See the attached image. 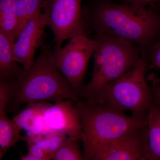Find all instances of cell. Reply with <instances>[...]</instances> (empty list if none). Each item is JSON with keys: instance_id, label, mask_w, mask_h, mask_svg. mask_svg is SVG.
<instances>
[{"instance_id": "6da1fadb", "label": "cell", "mask_w": 160, "mask_h": 160, "mask_svg": "<svg viewBox=\"0 0 160 160\" xmlns=\"http://www.w3.org/2000/svg\"><path fill=\"white\" fill-rule=\"evenodd\" d=\"M82 13L89 29L135 44L147 60L160 41V15L154 8L94 0Z\"/></svg>"}, {"instance_id": "7a4b0ae2", "label": "cell", "mask_w": 160, "mask_h": 160, "mask_svg": "<svg viewBox=\"0 0 160 160\" xmlns=\"http://www.w3.org/2000/svg\"><path fill=\"white\" fill-rule=\"evenodd\" d=\"M52 50L42 44L38 57L27 69L22 68L18 78V87L7 111L15 112L23 104L44 102H58L65 100L75 102L78 99L70 83L52 59Z\"/></svg>"}, {"instance_id": "3957f363", "label": "cell", "mask_w": 160, "mask_h": 160, "mask_svg": "<svg viewBox=\"0 0 160 160\" xmlns=\"http://www.w3.org/2000/svg\"><path fill=\"white\" fill-rule=\"evenodd\" d=\"M74 106L82 123L85 160H94L99 151L132 129L148 123L145 117L126 115L105 104L78 99Z\"/></svg>"}, {"instance_id": "277c9868", "label": "cell", "mask_w": 160, "mask_h": 160, "mask_svg": "<svg viewBox=\"0 0 160 160\" xmlns=\"http://www.w3.org/2000/svg\"><path fill=\"white\" fill-rule=\"evenodd\" d=\"M91 79L80 92L84 99L99 91L132 69L142 56L139 47L120 38L96 34Z\"/></svg>"}, {"instance_id": "5b68a950", "label": "cell", "mask_w": 160, "mask_h": 160, "mask_svg": "<svg viewBox=\"0 0 160 160\" xmlns=\"http://www.w3.org/2000/svg\"><path fill=\"white\" fill-rule=\"evenodd\" d=\"M148 68L147 60L142 56L125 74L83 99L106 104L121 111L129 110L134 116L145 117L152 103L151 89L146 80Z\"/></svg>"}, {"instance_id": "8992f818", "label": "cell", "mask_w": 160, "mask_h": 160, "mask_svg": "<svg viewBox=\"0 0 160 160\" xmlns=\"http://www.w3.org/2000/svg\"><path fill=\"white\" fill-rule=\"evenodd\" d=\"M96 43L84 35L70 38L65 47L56 48L52 52V62L60 72L68 80L79 99L84 85L83 80Z\"/></svg>"}, {"instance_id": "52a82bcc", "label": "cell", "mask_w": 160, "mask_h": 160, "mask_svg": "<svg viewBox=\"0 0 160 160\" xmlns=\"http://www.w3.org/2000/svg\"><path fill=\"white\" fill-rule=\"evenodd\" d=\"M82 0H44L43 15L53 32L56 48H61L67 39L87 36L89 28L83 19Z\"/></svg>"}, {"instance_id": "ba28073f", "label": "cell", "mask_w": 160, "mask_h": 160, "mask_svg": "<svg viewBox=\"0 0 160 160\" xmlns=\"http://www.w3.org/2000/svg\"><path fill=\"white\" fill-rule=\"evenodd\" d=\"M147 124L130 129L107 144L100 149L94 160H147Z\"/></svg>"}, {"instance_id": "9c48e42d", "label": "cell", "mask_w": 160, "mask_h": 160, "mask_svg": "<svg viewBox=\"0 0 160 160\" xmlns=\"http://www.w3.org/2000/svg\"><path fill=\"white\" fill-rule=\"evenodd\" d=\"M70 100L49 104L43 113L45 123L50 131L64 132L69 137L82 141V130L78 110Z\"/></svg>"}, {"instance_id": "30bf717a", "label": "cell", "mask_w": 160, "mask_h": 160, "mask_svg": "<svg viewBox=\"0 0 160 160\" xmlns=\"http://www.w3.org/2000/svg\"><path fill=\"white\" fill-rule=\"evenodd\" d=\"M46 22L43 12L38 13L27 22L14 43L15 58L24 69L34 62L35 53L42 45L43 32Z\"/></svg>"}, {"instance_id": "8fae6325", "label": "cell", "mask_w": 160, "mask_h": 160, "mask_svg": "<svg viewBox=\"0 0 160 160\" xmlns=\"http://www.w3.org/2000/svg\"><path fill=\"white\" fill-rule=\"evenodd\" d=\"M49 103L36 102L28 104L26 109L13 117L15 124L32 136H39L50 132L46 127L43 113Z\"/></svg>"}, {"instance_id": "7c38bea8", "label": "cell", "mask_w": 160, "mask_h": 160, "mask_svg": "<svg viewBox=\"0 0 160 160\" xmlns=\"http://www.w3.org/2000/svg\"><path fill=\"white\" fill-rule=\"evenodd\" d=\"M14 42L13 38L0 32V80L17 79L22 69L15 58Z\"/></svg>"}, {"instance_id": "4fadbf2b", "label": "cell", "mask_w": 160, "mask_h": 160, "mask_svg": "<svg viewBox=\"0 0 160 160\" xmlns=\"http://www.w3.org/2000/svg\"><path fill=\"white\" fill-rule=\"evenodd\" d=\"M147 160H160V107L152 103L147 112Z\"/></svg>"}, {"instance_id": "5bb4252c", "label": "cell", "mask_w": 160, "mask_h": 160, "mask_svg": "<svg viewBox=\"0 0 160 160\" xmlns=\"http://www.w3.org/2000/svg\"><path fill=\"white\" fill-rule=\"evenodd\" d=\"M20 129L12 119H10L6 111H0V159L6 151L21 140L24 136L21 135Z\"/></svg>"}, {"instance_id": "9a60e30c", "label": "cell", "mask_w": 160, "mask_h": 160, "mask_svg": "<svg viewBox=\"0 0 160 160\" xmlns=\"http://www.w3.org/2000/svg\"><path fill=\"white\" fill-rule=\"evenodd\" d=\"M16 0H0V32L16 40L18 20Z\"/></svg>"}, {"instance_id": "2e32d148", "label": "cell", "mask_w": 160, "mask_h": 160, "mask_svg": "<svg viewBox=\"0 0 160 160\" xmlns=\"http://www.w3.org/2000/svg\"><path fill=\"white\" fill-rule=\"evenodd\" d=\"M44 2V0H16V12L18 25L16 39L27 22L42 12Z\"/></svg>"}, {"instance_id": "e0dca14e", "label": "cell", "mask_w": 160, "mask_h": 160, "mask_svg": "<svg viewBox=\"0 0 160 160\" xmlns=\"http://www.w3.org/2000/svg\"><path fill=\"white\" fill-rule=\"evenodd\" d=\"M32 136L42 146L50 159H52L56 152L68 138L65 133L59 131H50L42 135Z\"/></svg>"}, {"instance_id": "ac0fdd59", "label": "cell", "mask_w": 160, "mask_h": 160, "mask_svg": "<svg viewBox=\"0 0 160 160\" xmlns=\"http://www.w3.org/2000/svg\"><path fill=\"white\" fill-rule=\"evenodd\" d=\"M80 141L81 140L68 137L56 152L52 160H85L84 154L80 148Z\"/></svg>"}, {"instance_id": "d6986e66", "label": "cell", "mask_w": 160, "mask_h": 160, "mask_svg": "<svg viewBox=\"0 0 160 160\" xmlns=\"http://www.w3.org/2000/svg\"><path fill=\"white\" fill-rule=\"evenodd\" d=\"M24 141H26L28 145V154L36 158L37 160H51L32 136L28 134L24 136Z\"/></svg>"}, {"instance_id": "ffe728a7", "label": "cell", "mask_w": 160, "mask_h": 160, "mask_svg": "<svg viewBox=\"0 0 160 160\" xmlns=\"http://www.w3.org/2000/svg\"><path fill=\"white\" fill-rule=\"evenodd\" d=\"M148 66L160 69V41L155 46L147 59Z\"/></svg>"}, {"instance_id": "44dd1931", "label": "cell", "mask_w": 160, "mask_h": 160, "mask_svg": "<svg viewBox=\"0 0 160 160\" xmlns=\"http://www.w3.org/2000/svg\"><path fill=\"white\" fill-rule=\"evenodd\" d=\"M122 3H126L141 7L154 8L160 3V0H118Z\"/></svg>"}, {"instance_id": "7402d4cb", "label": "cell", "mask_w": 160, "mask_h": 160, "mask_svg": "<svg viewBox=\"0 0 160 160\" xmlns=\"http://www.w3.org/2000/svg\"><path fill=\"white\" fill-rule=\"evenodd\" d=\"M151 89L152 102L160 107V86H154Z\"/></svg>"}, {"instance_id": "603a6c76", "label": "cell", "mask_w": 160, "mask_h": 160, "mask_svg": "<svg viewBox=\"0 0 160 160\" xmlns=\"http://www.w3.org/2000/svg\"><path fill=\"white\" fill-rule=\"evenodd\" d=\"M21 160H37L36 158L33 157L32 156L30 155L29 154H27V155H23L22 153H21Z\"/></svg>"}]
</instances>
